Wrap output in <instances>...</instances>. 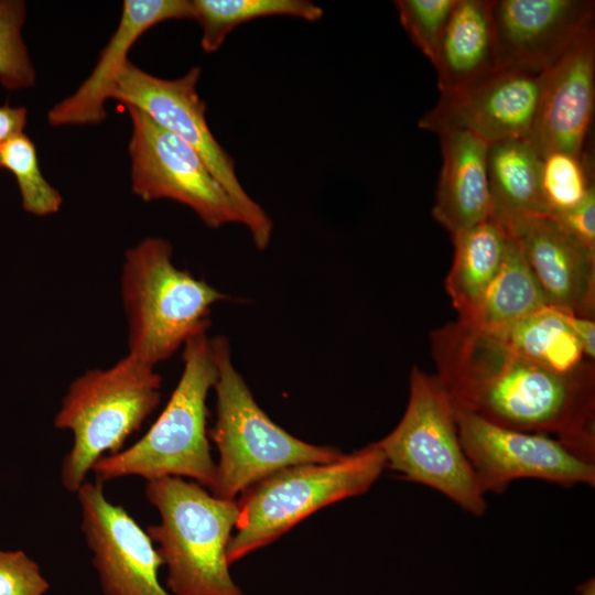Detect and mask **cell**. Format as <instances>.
<instances>
[{
    "label": "cell",
    "instance_id": "24",
    "mask_svg": "<svg viewBox=\"0 0 595 595\" xmlns=\"http://www.w3.org/2000/svg\"><path fill=\"white\" fill-rule=\"evenodd\" d=\"M192 18L202 28L204 52H216L227 35L248 21L284 15L315 22L323 18V9L309 0H192Z\"/></svg>",
    "mask_w": 595,
    "mask_h": 595
},
{
    "label": "cell",
    "instance_id": "10",
    "mask_svg": "<svg viewBox=\"0 0 595 595\" xmlns=\"http://www.w3.org/2000/svg\"><path fill=\"white\" fill-rule=\"evenodd\" d=\"M126 107L132 122L128 145L132 192L144 202L181 203L209 228L242 225L236 203L199 154L140 109Z\"/></svg>",
    "mask_w": 595,
    "mask_h": 595
},
{
    "label": "cell",
    "instance_id": "29",
    "mask_svg": "<svg viewBox=\"0 0 595 595\" xmlns=\"http://www.w3.org/2000/svg\"><path fill=\"white\" fill-rule=\"evenodd\" d=\"M48 583L23 551L0 550V595H44Z\"/></svg>",
    "mask_w": 595,
    "mask_h": 595
},
{
    "label": "cell",
    "instance_id": "30",
    "mask_svg": "<svg viewBox=\"0 0 595 595\" xmlns=\"http://www.w3.org/2000/svg\"><path fill=\"white\" fill-rule=\"evenodd\" d=\"M548 217L575 241L595 253V190L576 207Z\"/></svg>",
    "mask_w": 595,
    "mask_h": 595
},
{
    "label": "cell",
    "instance_id": "23",
    "mask_svg": "<svg viewBox=\"0 0 595 595\" xmlns=\"http://www.w3.org/2000/svg\"><path fill=\"white\" fill-rule=\"evenodd\" d=\"M491 336L517 355L559 374L594 368L567 324L564 311L553 306L547 305Z\"/></svg>",
    "mask_w": 595,
    "mask_h": 595
},
{
    "label": "cell",
    "instance_id": "13",
    "mask_svg": "<svg viewBox=\"0 0 595 595\" xmlns=\"http://www.w3.org/2000/svg\"><path fill=\"white\" fill-rule=\"evenodd\" d=\"M542 93V74L499 69L455 94L441 95L419 120V128L436 133L467 131L487 144L528 139Z\"/></svg>",
    "mask_w": 595,
    "mask_h": 595
},
{
    "label": "cell",
    "instance_id": "4",
    "mask_svg": "<svg viewBox=\"0 0 595 595\" xmlns=\"http://www.w3.org/2000/svg\"><path fill=\"white\" fill-rule=\"evenodd\" d=\"M145 497L160 522L147 533L167 567L173 595H244L231 578L227 545L236 526L237 501L221 499L181 477L147 480Z\"/></svg>",
    "mask_w": 595,
    "mask_h": 595
},
{
    "label": "cell",
    "instance_id": "26",
    "mask_svg": "<svg viewBox=\"0 0 595 595\" xmlns=\"http://www.w3.org/2000/svg\"><path fill=\"white\" fill-rule=\"evenodd\" d=\"M589 164L585 152L553 151L541 156L540 185L547 216L576 207L594 190Z\"/></svg>",
    "mask_w": 595,
    "mask_h": 595
},
{
    "label": "cell",
    "instance_id": "6",
    "mask_svg": "<svg viewBox=\"0 0 595 595\" xmlns=\"http://www.w3.org/2000/svg\"><path fill=\"white\" fill-rule=\"evenodd\" d=\"M212 344L217 367L213 387L216 421L208 437L219 453L210 488L214 496L235 500L245 489L282 468L328 463L343 455L337 448L306 443L277 425L234 367L228 339L214 337Z\"/></svg>",
    "mask_w": 595,
    "mask_h": 595
},
{
    "label": "cell",
    "instance_id": "28",
    "mask_svg": "<svg viewBox=\"0 0 595 595\" xmlns=\"http://www.w3.org/2000/svg\"><path fill=\"white\" fill-rule=\"evenodd\" d=\"M457 0H397L400 24L433 64Z\"/></svg>",
    "mask_w": 595,
    "mask_h": 595
},
{
    "label": "cell",
    "instance_id": "3",
    "mask_svg": "<svg viewBox=\"0 0 595 595\" xmlns=\"http://www.w3.org/2000/svg\"><path fill=\"white\" fill-rule=\"evenodd\" d=\"M182 349L183 370L165 408L140 440L94 465L98 482L173 476L213 487L216 464L206 426V399L217 378L212 338L201 334Z\"/></svg>",
    "mask_w": 595,
    "mask_h": 595
},
{
    "label": "cell",
    "instance_id": "22",
    "mask_svg": "<svg viewBox=\"0 0 595 595\" xmlns=\"http://www.w3.org/2000/svg\"><path fill=\"white\" fill-rule=\"evenodd\" d=\"M547 305L519 240L509 234L499 272L473 314L461 322L494 335Z\"/></svg>",
    "mask_w": 595,
    "mask_h": 595
},
{
    "label": "cell",
    "instance_id": "5",
    "mask_svg": "<svg viewBox=\"0 0 595 595\" xmlns=\"http://www.w3.org/2000/svg\"><path fill=\"white\" fill-rule=\"evenodd\" d=\"M161 382L155 367L128 354L71 382L54 419L55 428L73 436L61 469L65 489L76 493L101 457L122 450L158 407Z\"/></svg>",
    "mask_w": 595,
    "mask_h": 595
},
{
    "label": "cell",
    "instance_id": "9",
    "mask_svg": "<svg viewBox=\"0 0 595 595\" xmlns=\"http://www.w3.org/2000/svg\"><path fill=\"white\" fill-rule=\"evenodd\" d=\"M201 73V67L194 66L178 78L163 79L129 61L119 75L111 98L140 109L191 145L236 203L242 226L248 229L255 247L264 250L271 241L273 223L244 188L234 159L209 129L206 102L197 91Z\"/></svg>",
    "mask_w": 595,
    "mask_h": 595
},
{
    "label": "cell",
    "instance_id": "19",
    "mask_svg": "<svg viewBox=\"0 0 595 595\" xmlns=\"http://www.w3.org/2000/svg\"><path fill=\"white\" fill-rule=\"evenodd\" d=\"M433 66L441 95L465 90L500 69L493 0H457Z\"/></svg>",
    "mask_w": 595,
    "mask_h": 595
},
{
    "label": "cell",
    "instance_id": "21",
    "mask_svg": "<svg viewBox=\"0 0 595 595\" xmlns=\"http://www.w3.org/2000/svg\"><path fill=\"white\" fill-rule=\"evenodd\" d=\"M452 238L454 258L445 289L458 320L466 321L500 270L509 232L489 218Z\"/></svg>",
    "mask_w": 595,
    "mask_h": 595
},
{
    "label": "cell",
    "instance_id": "15",
    "mask_svg": "<svg viewBox=\"0 0 595 595\" xmlns=\"http://www.w3.org/2000/svg\"><path fill=\"white\" fill-rule=\"evenodd\" d=\"M595 104V29L586 31L542 73L537 118L528 138L540 156L583 154Z\"/></svg>",
    "mask_w": 595,
    "mask_h": 595
},
{
    "label": "cell",
    "instance_id": "11",
    "mask_svg": "<svg viewBox=\"0 0 595 595\" xmlns=\"http://www.w3.org/2000/svg\"><path fill=\"white\" fill-rule=\"evenodd\" d=\"M455 409L457 432L482 491L502 493L510 482L541 479L561 486H595V463L559 440L520 432Z\"/></svg>",
    "mask_w": 595,
    "mask_h": 595
},
{
    "label": "cell",
    "instance_id": "18",
    "mask_svg": "<svg viewBox=\"0 0 595 595\" xmlns=\"http://www.w3.org/2000/svg\"><path fill=\"white\" fill-rule=\"evenodd\" d=\"M439 138L442 167L432 215L454 236L491 217L489 144L462 130L444 132Z\"/></svg>",
    "mask_w": 595,
    "mask_h": 595
},
{
    "label": "cell",
    "instance_id": "31",
    "mask_svg": "<svg viewBox=\"0 0 595 595\" xmlns=\"http://www.w3.org/2000/svg\"><path fill=\"white\" fill-rule=\"evenodd\" d=\"M565 320L577 337L585 356L595 359V321L564 311Z\"/></svg>",
    "mask_w": 595,
    "mask_h": 595
},
{
    "label": "cell",
    "instance_id": "32",
    "mask_svg": "<svg viewBox=\"0 0 595 595\" xmlns=\"http://www.w3.org/2000/svg\"><path fill=\"white\" fill-rule=\"evenodd\" d=\"M28 110L24 107L0 106V144L22 133L26 123Z\"/></svg>",
    "mask_w": 595,
    "mask_h": 595
},
{
    "label": "cell",
    "instance_id": "12",
    "mask_svg": "<svg viewBox=\"0 0 595 595\" xmlns=\"http://www.w3.org/2000/svg\"><path fill=\"white\" fill-rule=\"evenodd\" d=\"M102 483L85 482L76 491L87 547L105 595H173L159 581L163 565L139 523L105 495Z\"/></svg>",
    "mask_w": 595,
    "mask_h": 595
},
{
    "label": "cell",
    "instance_id": "1",
    "mask_svg": "<svg viewBox=\"0 0 595 595\" xmlns=\"http://www.w3.org/2000/svg\"><path fill=\"white\" fill-rule=\"evenodd\" d=\"M431 349L455 407L502 428L554 437L595 463V368L555 372L458 320L432 333Z\"/></svg>",
    "mask_w": 595,
    "mask_h": 595
},
{
    "label": "cell",
    "instance_id": "8",
    "mask_svg": "<svg viewBox=\"0 0 595 595\" xmlns=\"http://www.w3.org/2000/svg\"><path fill=\"white\" fill-rule=\"evenodd\" d=\"M376 443L387 468L439 491L474 516L486 512L485 494L459 441L454 404L436 375L412 368L405 411Z\"/></svg>",
    "mask_w": 595,
    "mask_h": 595
},
{
    "label": "cell",
    "instance_id": "33",
    "mask_svg": "<svg viewBox=\"0 0 595 595\" xmlns=\"http://www.w3.org/2000/svg\"><path fill=\"white\" fill-rule=\"evenodd\" d=\"M578 595H595V581L593 577L580 586Z\"/></svg>",
    "mask_w": 595,
    "mask_h": 595
},
{
    "label": "cell",
    "instance_id": "25",
    "mask_svg": "<svg viewBox=\"0 0 595 595\" xmlns=\"http://www.w3.org/2000/svg\"><path fill=\"white\" fill-rule=\"evenodd\" d=\"M0 169L14 176L25 212L48 216L60 210L63 197L43 176L35 144L26 134L22 132L0 144Z\"/></svg>",
    "mask_w": 595,
    "mask_h": 595
},
{
    "label": "cell",
    "instance_id": "27",
    "mask_svg": "<svg viewBox=\"0 0 595 595\" xmlns=\"http://www.w3.org/2000/svg\"><path fill=\"white\" fill-rule=\"evenodd\" d=\"M25 4L0 0V83L9 90L30 87L35 72L21 36Z\"/></svg>",
    "mask_w": 595,
    "mask_h": 595
},
{
    "label": "cell",
    "instance_id": "14",
    "mask_svg": "<svg viewBox=\"0 0 595 595\" xmlns=\"http://www.w3.org/2000/svg\"><path fill=\"white\" fill-rule=\"evenodd\" d=\"M594 1L493 0L500 69L542 74L591 28Z\"/></svg>",
    "mask_w": 595,
    "mask_h": 595
},
{
    "label": "cell",
    "instance_id": "17",
    "mask_svg": "<svg viewBox=\"0 0 595 595\" xmlns=\"http://www.w3.org/2000/svg\"><path fill=\"white\" fill-rule=\"evenodd\" d=\"M192 18L187 0H125L117 30L78 89L47 112L52 127L97 125L106 119L105 102L112 97L128 53L150 28L173 19Z\"/></svg>",
    "mask_w": 595,
    "mask_h": 595
},
{
    "label": "cell",
    "instance_id": "7",
    "mask_svg": "<svg viewBox=\"0 0 595 595\" xmlns=\"http://www.w3.org/2000/svg\"><path fill=\"white\" fill-rule=\"evenodd\" d=\"M387 468L376 442L328 463L282 468L240 494L230 564L268 545L318 509L367 491Z\"/></svg>",
    "mask_w": 595,
    "mask_h": 595
},
{
    "label": "cell",
    "instance_id": "20",
    "mask_svg": "<svg viewBox=\"0 0 595 595\" xmlns=\"http://www.w3.org/2000/svg\"><path fill=\"white\" fill-rule=\"evenodd\" d=\"M487 172L491 219L510 232L520 223L547 216L541 195V156L528 139L490 144Z\"/></svg>",
    "mask_w": 595,
    "mask_h": 595
},
{
    "label": "cell",
    "instance_id": "16",
    "mask_svg": "<svg viewBox=\"0 0 595 595\" xmlns=\"http://www.w3.org/2000/svg\"><path fill=\"white\" fill-rule=\"evenodd\" d=\"M509 234L519 240L548 305L594 318L595 253L548 216L529 218Z\"/></svg>",
    "mask_w": 595,
    "mask_h": 595
},
{
    "label": "cell",
    "instance_id": "2",
    "mask_svg": "<svg viewBox=\"0 0 595 595\" xmlns=\"http://www.w3.org/2000/svg\"><path fill=\"white\" fill-rule=\"evenodd\" d=\"M128 355L155 367L207 333L214 304L227 295L173 262V247L148 237L128 249L120 275Z\"/></svg>",
    "mask_w": 595,
    "mask_h": 595
}]
</instances>
